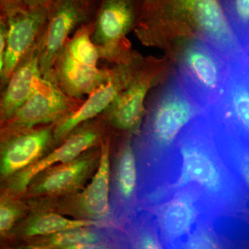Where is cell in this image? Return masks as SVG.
Here are the masks:
<instances>
[{"label": "cell", "mask_w": 249, "mask_h": 249, "mask_svg": "<svg viewBox=\"0 0 249 249\" xmlns=\"http://www.w3.org/2000/svg\"><path fill=\"white\" fill-rule=\"evenodd\" d=\"M163 49L173 39L195 37L229 62L249 56L228 22L219 0H165L161 12Z\"/></svg>", "instance_id": "obj_1"}, {"label": "cell", "mask_w": 249, "mask_h": 249, "mask_svg": "<svg viewBox=\"0 0 249 249\" xmlns=\"http://www.w3.org/2000/svg\"><path fill=\"white\" fill-rule=\"evenodd\" d=\"M170 67L185 91L207 105L222 93L230 62L204 41L183 36L165 49Z\"/></svg>", "instance_id": "obj_2"}, {"label": "cell", "mask_w": 249, "mask_h": 249, "mask_svg": "<svg viewBox=\"0 0 249 249\" xmlns=\"http://www.w3.org/2000/svg\"><path fill=\"white\" fill-rule=\"evenodd\" d=\"M91 22L77 29L59 52L46 77L78 101L106 81L110 73V67L98 66L101 58L91 40Z\"/></svg>", "instance_id": "obj_3"}, {"label": "cell", "mask_w": 249, "mask_h": 249, "mask_svg": "<svg viewBox=\"0 0 249 249\" xmlns=\"http://www.w3.org/2000/svg\"><path fill=\"white\" fill-rule=\"evenodd\" d=\"M142 0H101L92 19L91 38L100 58L112 64L128 63L134 52L127 36L134 31L142 15Z\"/></svg>", "instance_id": "obj_4"}, {"label": "cell", "mask_w": 249, "mask_h": 249, "mask_svg": "<svg viewBox=\"0 0 249 249\" xmlns=\"http://www.w3.org/2000/svg\"><path fill=\"white\" fill-rule=\"evenodd\" d=\"M170 70L167 57H142L128 85L104 111L106 120L119 130L137 133L142 125L147 93L154 85L165 79Z\"/></svg>", "instance_id": "obj_5"}, {"label": "cell", "mask_w": 249, "mask_h": 249, "mask_svg": "<svg viewBox=\"0 0 249 249\" xmlns=\"http://www.w3.org/2000/svg\"><path fill=\"white\" fill-rule=\"evenodd\" d=\"M149 113L147 129L162 147L170 145L199 113V108L182 88L171 70Z\"/></svg>", "instance_id": "obj_6"}, {"label": "cell", "mask_w": 249, "mask_h": 249, "mask_svg": "<svg viewBox=\"0 0 249 249\" xmlns=\"http://www.w3.org/2000/svg\"><path fill=\"white\" fill-rule=\"evenodd\" d=\"M78 101L67 95L52 80L40 76L26 102L0 125V132L12 134L38 124L58 123L78 107L76 104Z\"/></svg>", "instance_id": "obj_7"}, {"label": "cell", "mask_w": 249, "mask_h": 249, "mask_svg": "<svg viewBox=\"0 0 249 249\" xmlns=\"http://www.w3.org/2000/svg\"><path fill=\"white\" fill-rule=\"evenodd\" d=\"M91 21L78 0H50L39 44L41 76L47 77L54 60L73 33Z\"/></svg>", "instance_id": "obj_8"}, {"label": "cell", "mask_w": 249, "mask_h": 249, "mask_svg": "<svg viewBox=\"0 0 249 249\" xmlns=\"http://www.w3.org/2000/svg\"><path fill=\"white\" fill-rule=\"evenodd\" d=\"M142 59L139 54L128 63L113 65L107 80L91 91L84 103L57 123L54 129L55 138H65L80 124L104 112L118 94L128 85Z\"/></svg>", "instance_id": "obj_9"}, {"label": "cell", "mask_w": 249, "mask_h": 249, "mask_svg": "<svg viewBox=\"0 0 249 249\" xmlns=\"http://www.w3.org/2000/svg\"><path fill=\"white\" fill-rule=\"evenodd\" d=\"M47 16V7H24L6 15L7 34L4 51L6 82L22 59L40 38Z\"/></svg>", "instance_id": "obj_10"}, {"label": "cell", "mask_w": 249, "mask_h": 249, "mask_svg": "<svg viewBox=\"0 0 249 249\" xmlns=\"http://www.w3.org/2000/svg\"><path fill=\"white\" fill-rule=\"evenodd\" d=\"M99 138L97 127L93 125L82 127L58 148L10 178L8 186L9 191L17 193L25 191L39 175L52 167L67 163L83 155L96 145Z\"/></svg>", "instance_id": "obj_11"}, {"label": "cell", "mask_w": 249, "mask_h": 249, "mask_svg": "<svg viewBox=\"0 0 249 249\" xmlns=\"http://www.w3.org/2000/svg\"><path fill=\"white\" fill-rule=\"evenodd\" d=\"M0 135V182L7 181L40 160L52 138L48 127L9 139L4 134Z\"/></svg>", "instance_id": "obj_12"}, {"label": "cell", "mask_w": 249, "mask_h": 249, "mask_svg": "<svg viewBox=\"0 0 249 249\" xmlns=\"http://www.w3.org/2000/svg\"><path fill=\"white\" fill-rule=\"evenodd\" d=\"M196 184L213 194L224 186V176L213 155L197 142H187L180 149V173L177 186Z\"/></svg>", "instance_id": "obj_13"}, {"label": "cell", "mask_w": 249, "mask_h": 249, "mask_svg": "<svg viewBox=\"0 0 249 249\" xmlns=\"http://www.w3.org/2000/svg\"><path fill=\"white\" fill-rule=\"evenodd\" d=\"M39 44L22 59L9 77L0 95V125L9 120L26 102L41 76Z\"/></svg>", "instance_id": "obj_14"}, {"label": "cell", "mask_w": 249, "mask_h": 249, "mask_svg": "<svg viewBox=\"0 0 249 249\" xmlns=\"http://www.w3.org/2000/svg\"><path fill=\"white\" fill-rule=\"evenodd\" d=\"M219 109L239 129L249 130V56L230 62Z\"/></svg>", "instance_id": "obj_15"}, {"label": "cell", "mask_w": 249, "mask_h": 249, "mask_svg": "<svg viewBox=\"0 0 249 249\" xmlns=\"http://www.w3.org/2000/svg\"><path fill=\"white\" fill-rule=\"evenodd\" d=\"M99 158L98 152L83 154L70 161L49 168L33 186V193L50 196L76 189L96 168Z\"/></svg>", "instance_id": "obj_16"}, {"label": "cell", "mask_w": 249, "mask_h": 249, "mask_svg": "<svg viewBox=\"0 0 249 249\" xmlns=\"http://www.w3.org/2000/svg\"><path fill=\"white\" fill-rule=\"evenodd\" d=\"M110 147L106 141L102 143L97 170L91 182L79 198V206L85 216L98 220L109 213L110 187Z\"/></svg>", "instance_id": "obj_17"}, {"label": "cell", "mask_w": 249, "mask_h": 249, "mask_svg": "<svg viewBox=\"0 0 249 249\" xmlns=\"http://www.w3.org/2000/svg\"><path fill=\"white\" fill-rule=\"evenodd\" d=\"M196 208L191 196H176L161 210L160 221L162 231L170 239L185 235L196 222Z\"/></svg>", "instance_id": "obj_18"}, {"label": "cell", "mask_w": 249, "mask_h": 249, "mask_svg": "<svg viewBox=\"0 0 249 249\" xmlns=\"http://www.w3.org/2000/svg\"><path fill=\"white\" fill-rule=\"evenodd\" d=\"M96 221L91 219H71L60 214L49 213L37 216L26 227L24 235L27 237L48 236L58 232L97 225Z\"/></svg>", "instance_id": "obj_19"}, {"label": "cell", "mask_w": 249, "mask_h": 249, "mask_svg": "<svg viewBox=\"0 0 249 249\" xmlns=\"http://www.w3.org/2000/svg\"><path fill=\"white\" fill-rule=\"evenodd\" d=\"M137 183V160L130 142L121 149L116 167V184L119 196L129 200L133 196Z\"/></svg>", "instance_id": "obj_20"}, {"label": "cell", "mask_w": 249, "mask_h": 249, "mask_svg": "<svg viewBox=\"0 0 249 249\" xmlns=\"http://www.w3.org/2000/svg\"><path fill=\"white\" fill-rule=\"evenodd\" d=\"M228 22L242 48L249 52V0H219Z\"/></svg>", "instance_id": "obj_21"}, {"label": "cell", "mask_w": 249, "mask_h": 249, "mask_svg": "<svg viewBox=\"0 0 249 249\" xmlns=\"http://www.w3.org/2000/svg\"><path fill=\"white\" fill-rule=\"evenodd\" d=\"M165 0H142V15L134 31L142 43L152 45L160 35L161 12Z\"/></svg>", "instance_id": "obj_22"}, {"label": "cell", "mask_w": 249, "mask_h": 249, "mask_svg": "<svg viewBox=\"0 0 249 249\" xmlns=\"http://www.w3.org/2000/svg\"><path fill=\"white\" fill-rule=\"evenodd\" d=\"M88 227L77 228L48 235L40 242L31 246L33 249H69L76 245H99V236Z\"/></svg>", "instance_id": "obj_23"}, {"label": "cell", "mask_w": 249, "mask_h": 249, "mask_svg": "<svg viewBox=\"0 0 249 249\" xmlns=\"http://www.w3.org/2000/svg\"><path fill=\"white\" fill-rule=\"evenodd\" d=\"M21 209L8 195L0 196V239L4 238L16 225Z\"/></svg>", "instance_id": "obj_24"}, {"label": "cell", "mask_w": 249, "mask_h": 249, "mask_svg": "<svg viewBox=\"0 0 249 249\" xmlns=\"http://www.w3.org/2000/svg\"><path fill=\"white\" fill-rule=\"evenodd\" d=\"M0 4L5 16L25 6L24 0H0Z\"/></svg>", "instance_id": "obj_25"}, {"label": "cell", "mask_w": 249, "mask_h": 249, "mask_svg": "<svg viewBox=\"0 0 249 249\" xmlns=\"http://www.w3.org/2000/svg\"><path fill=\"white\" fill-rule=\"evenodd\" d=\"M7 34V21L2 11H0V53L4 52Z\"/></svg>", "instance_id": "obj_26"}, {"label": "cell", "mask_w": 249, "mask_h": 249, "mask_svg": "<svg viewBox=\"0 0 249 249\" xmlns=\"http://www.w3.org/2000/svg\"><path fill=\"white\" fill-rule=\"evenodd\" d=\"M78 1L89 15L91 20L101 0H78Z\"/></svg>", "instance_id": "obj_27"}, {"label": "cell", "mask_w": 249, "mask_h": 249, "mask_svg": "<svg viewBox=\"0 0 249 249\" xmlns=\"http://www.w3.org/2000/svg\"><path fill=\"white\" fill-rule=\"evenodd\" d=\"M141 247L143 249H158L160 245L155 237L151 235H146L142 239Z\"/></svg>", "instance_id": "obj_28"}, {"label": "cell", "mask_w": 249, "mask_h": 249, "mask_svg": "<svg viewBox=\"0 0 249 249\" xmlns=\"http://www.w3.org/2000/svg\"><path fill=\"white\" fill-rule=\"evenodd\" d=\"M6 83L7 82H6L4 76V52H2V53H0V95L2 93Z\"/></svg>", "instance_id": "obj_29"}, {"label": "cell", "mask_w": 249, "mask_h": 249, "mask_svg": "<svg viewBox=\"0 0 249 249\" xmlns=\"http://www.w3.org/2000/svg\"><path fill=\"white\" fill-rule=\"evenodd\" d=\"M50 0H24V4L27 7H47Z\"/></svg>", "instance_id": "obj_30"}, {"label": "cell", "mask_w": 249, "mask_h": 249, "mask_svg": "<svg viewBox=\"0 0 249 249\" xmlns=\"http://www.w3.org/2000/svg\"><path fill=\"white\" fill-rule=\"evenodd\" d=\"M2 11V10H1V4H0V11Z\"/></svg>", "instance_id": "obj_31"}]
</instances>
